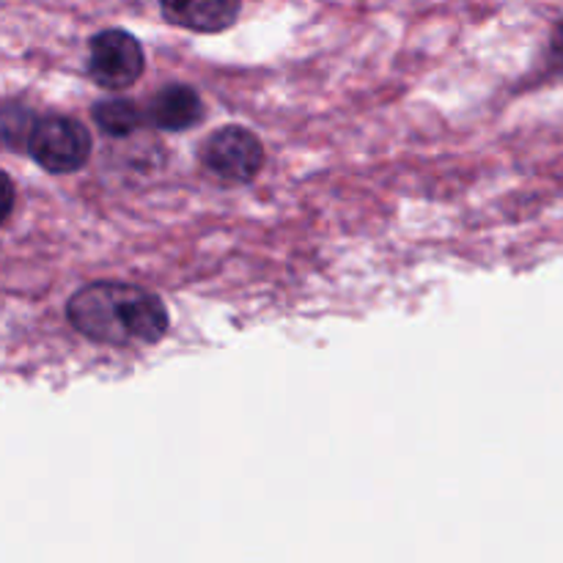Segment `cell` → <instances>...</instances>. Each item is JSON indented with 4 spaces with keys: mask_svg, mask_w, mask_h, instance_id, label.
<instances>
[{
    "mask_svg": "<svg viewBox=\"0 0 563 563\" xmlns=\"http://www.w3.org/2000/svg\"><path fill=\"white\" fill-rule=\"evenodd\" d=\"M66 319L88 341L108 346H148L168 333V308L148 289L121 280H97L66 302Z\"/></svg>",
    "mask_w": 563,
    "mask_h": 563,
    "instance_id": "obj_1",
    "label": "cell"
},
{
    "mask_svg": "<svg viewBox=\"0 0 563 563\" xmlns=\"http://www.w3.org/2000/svg\"><path fill=\"white\" fill-rule=\"evenodd\" d=\"M27 154L49 174H75L88 163L91 135L71 115H42L27 137Z\"/></svg>",
    "mask_w": 563,
    "mask_h": 563,
    "instance_id": "obj_2",
    "label": "cell"
},
{
    "mask_svg": "<svg viewBox=\"0 0 563 563\" xmlns=\"http://www.w3.org/2000/svg\"><path fill=\"white\" fill-rule=\"evenodd\" d=\"M143 69H146L143 47L130 31L104 27L93 33L88 42V77L99 88L124 91L132 82L141 80Z\"/></svg>",
    "mask_w": 563,
    "mask_h": 563,
    "instance_id": "obj_3",
    "label": "cell"
},
{
    "mask_svg": "<svg viewBox=\"0 0 563 563\" xmlns=\"http://www.w3.org/2000/svg\"><path fill=\"white\" fill-rule=\"evenodd\" d=\"M203 165L218 179L242 185V181L256 179L264 165V146L251 130L245 126H225V130L209 135L201 152Z\"/></svg>",
    "mask_w": 563,
    "mask_h": 563,
    "instance_id": "obj_4",
    "label": "cell"
},
{
    "mask_svg": "<svg viewBox=\"0 0 563 563\" xmlns=\"http://www.w3.org/2000/svg\"><path fill=\"white\" fill-rule=\"evenodd\" d=\"M159 11L170 25L185 31L220 33L240 20L242 0H159Z\"/></svg>",
    "mask_w": 563,
    "mask_h": 563,
    "instance_id": "obj_5",
    "label": "cell"
},
{
    "mask_svg": "<svg viewBox=\"0 0 563 563\" xmlns=\"http://www.w3.org/2000/svg\"><path fill=\"white\" fill-rule=\"evenodd\" d=\"M148 119L163 132H185L203 119V102L196 88L174 82V86H165L163 91H157V97L152 99Z\"/></svg>",
    "mask_w": 563,
    "mask_h": 563,
    "instance_id": "obj_6",
    "label": "cell"
},
{
    "mask_svg": "<svg viewBox=\"0 0 563 563\" xmlns=\"http://www.w3.org/2000/svg\"><path fill=\"white\" fill-rule=\"evenodd\" d=\"M93 121L110 137H126L141 126L143 113L132 99L108 97L93 104Z\"/></svg>",
    "mask_w": 563,
    "mask_h": 563,
    "instance_id": "obj_7",
    "label": "cell"
},
{
    "mask_svg": "<svg viewBox=\"0 0 563 563\" xmlns=\"http://www.w3.org/2000/svg\"><path fill=\"white\" fill-rule=\"evenodd\" d=\"M3 143L9 148H22V143L27 146V137H31L33 124H36V115L27 108H22L20 102H5L3 104Z\"/></svg>",
    "mask_w": 563,
    "mask_h": 563,
    "instance_id": "obj_8",
    "label": "cell"
},
{
    "mask_svg": "<svg viewBox=\"0 0 563 563\" xmlns=\"http://www.w3.org/2000/svg\"><path fill=\"white\" fill-rule=\"evenodd\" d=\"M548 58H550V69L559 71L563 75V22H559L550 36V49H548Z\"/></svg>",
    "mask_w": 563,
    "mask_h": 563,
    "instance_id": "obj_9",
    "label": "cell"
},
{
    "mask_svg": "<svg viewBox=\"0 0 563 563\" xmlns=\"http://www.w3.org/2000/svg\"><path fill=\"white\" fill-rule=\"evenodd\" d=\"M11 203H14V187H11V179H5V207H3V220H9Z\"/></svg>",
    "mask_w": 563,
    "mask_h": 563,
    "instance_id": "obj_10",
    "label": "cell"
}]
</instances>
